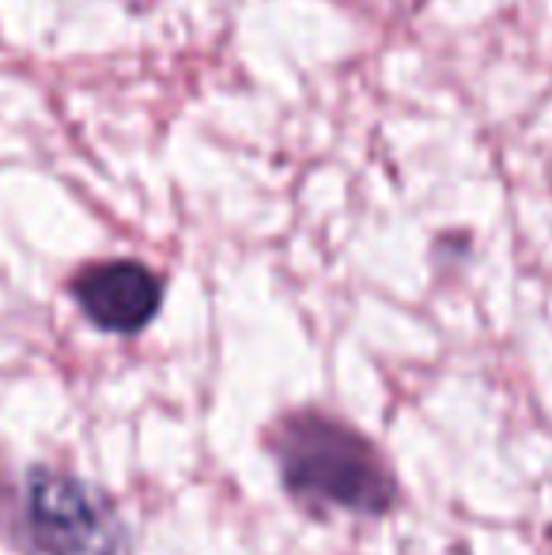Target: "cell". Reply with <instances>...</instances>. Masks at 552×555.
Here are the masks:
<instances>
[{
  "mask_svg": "<svg viewBox=\"0 0 552 555\" xmlns=\"http://www.w3.org/2000/svg\"><path fill=\"white\" fill-rule=\"evenodd\" d=\"M284 491L310 514L341 511L383 518L398 506L401 488L378 446L341 416L292 409L266 431Z\"/></svg>",
  "mask_w": 552,
  "mask_h": 555,
  "instance_id": "1",
  "label": "cell"
},
{
  "mask_svg": "<svg viewBox=\"0 0 552 555\" xmlns=\"http://www.w3.org/2000/svg\"><path fill=\"white\" fill-rule=\"evenodd\" d=\"M20 533L38 555H118L126 541L114 499L76 473L50 465L23 473Z\"/></svg>",
  "mask_w": 552,
  "mask_h": 555,
  "instance_id": "2",
  "label": "cell"
},
{
  "mask_svg": "<svg viewBox=\"0 0 552 555\" xmlns=\"http://www.w3.org/2000/svg\"><path fill=\"white\" fill-rule=\"evenodd\" d=\"M68 295L95 330L133 336L155 322L163 307V276L144 261H95L68 280Z\"/></svg>",
  "mask_w": 552,
  "mask_h": 555,
  "instance_id": "3",
  "label": "cell"
}]
</instances>
